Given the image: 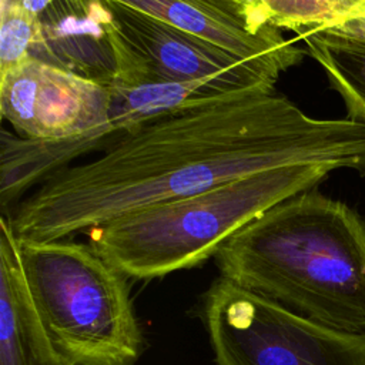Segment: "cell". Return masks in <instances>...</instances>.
<instances>
[{
  "label": "cell",
  "mask_w": 365,
  "mask_h": 365,
  "mask_svg": "<svg viewBox=\"0 0 365 365\" xmlns=\"http://www.w3.org/2000/svg\"><path fill=\"white\" fill-rule=\"evenodd\" d=\"M0 365H68L33 305L6 215L0 221Z\"/></svg>",
  "instance_id": "11"
},
{
  "label": "cell",
  "mask_w": 365,
  "mask_h": 365,
  "mask_svg": "<svg viewBox=\"0 0 365 365\" xmlns=\"http://www.w3.org/2000/svg\"><path fill=\"white\" fill-rule=\"evenodd\" d=\"M318 31H329V33H338L344 36H351L356 38L365 40V13L351 16L348 19L341 20L339 23H335L327 29L318 30Z\"/></svg>",
  "instance_id": "16"
},
{
  "label": "cell",
  "mask_w": 365,
  "mask_h": 365,
  "mask_svg": "<svg viewBox=\"0 0 365 365\" xmlns=\"http://www.w3.org/2000/svg\"><path fill=\"white\" fill-rule=\"evenodd\" d=\"M295 164L364 175L365 123L309 117L262 86L140 127L97 158L50 175L6 217L17 240H68L141 208Z\"/></svg>",
  "instance_id": "1"
},
{
  "label": "cell",
  "mask_w": 365,
  "mask_h": 365,
  "mask_svg": "<svg viewBox=\"0 0 365 365\" xmlns=\"http://www.w3.org/2000/svg\"><path fill=\"white\" fill-rule=\"evenodd\" d=\"M264 19L302 36L327 29L359 11V0H257Z\"/></svg>",
  "instance_id": "13"
},
{
  "label": "cell",
  "mask_w": 365,
  "mask_h": 365,
  "mask_svg": "<svg viewBox=\"0 0 365 365\" xmlns=\"http://www.w3.org/2000/svg\"><path fill=\"white\" fill-rule=\"evenodd\" d=\"M361 13H365V0H359V11L356 14H361Z\"/></svg>",
  "instance_id": "18"
},
{
  "label": "cell",
  "mask_w": 365,
  "mask_h": 365,
  "mask_svg": "<svg viewBox=\"0 0 365 365\" xmlns=\"http://www.w3.org/2000/svg\"><path fill=\"white\" fill-rule=\"evenodd\" d=\"M111 88V107L107 121L80 137L40 141L1 131L0 138V205L9 214L34 185H40L74 158L106 151L140 127L227 96L224 90L202 81L148 83ZM231 94V93H230Z\"/></svg>",
  "instance_id": "6"
},
{
  "label": "cell",
  "mask_w": 365,
  "mask_h": 365,
  "mask_svg": "<svg viewBox=\"0 0 365 365\" xmlns=\"http://www.w3.org/2000/svg\"><path fill=\"white\" fill-rule=\"evenodd\" d=\"M54 1L57 0H0V6L1 4L17 6L34 16H40Z\"/></svg>",
  "instance_id": "17"
},
{
  "label": "cell",
  "mask_w": 365,
  "mask_h": 365,
  "mask_svg": "<svg viewBox=\"0 0 365 365\" xmlns=\"http://www.w3.org/2000/svg\"><path fill=\"white\" fill-rule=\"evenodd\" d=\"M217 365H365V335L329 328L220 277L202 299Z\"/></svg>",
  "instance_id": "5"
},
{
  "label": "cell",
  "mask_w": 365,
  "mask_h": 365,
  "mask_svg": "<svg viewBox=\"0 0 365 365\" xmlns=\"http://www.w3.org/2000/svg\"><path fill=\"white\" fill-rule=\"evenodd\" d=\"M33 305L68 365H134L144 338L127 277L88 244L17 240Z\"/></svg>",
  "instance_id": "4"
},
{
  "label": "cell",
  "mask_w": 365,
  "mask_h": 365,
  "mask_svg": "<svg viewBox=\"0 0 365 365\" xmlns=\"http://www.w3.org/2000/svg\"><path fill=\"white\" fill-rule=\"evenodd\" d=\"M38 36V16L17 6H0V76L21 64Z\"/></svg>",
  "instance_id": "14"
},
{
  "label": "cell",
  "mask_w": 365,
  "mask_h": 365,
  "mask_svg": "<svg viewBox=\"0 0 365 365\" xmlns=\"http://www.w3.org/2000/svg\"><path fill=\"white\" fill-rule=\"evenodd\" d=\"M214 1H217L222 7H225L227 10L238 16H242L245 19H250L258 23H267L257 0H214Z\"/></svg>",
  "instance_id": "15"
},
{
  "label": "cell",
  "mask_w": 365,
  "mask_h": 365,
  "mask_svg": "<svg viewBox=\"0 0 365 365\" xmlns=\"http://www.w3.org/2000/svg\"><path fill=\"white\" fill-rule=\"evenodd\" d=\"M299 38L342 97L348 118L365 123V40L329 31H311Z\"/></svg>",
  "instance_id": "12"
},
{
  "label": "cell",
  "mask_w": 365,
  "mask_h": 365,
  "mask_svg": "<svg viewBox=\"0 0 365 365\" xmlns=\"http://www.w3.org/2000/svg\"><path fill=\"white\" fill-rule=\"evenodd\" d=\"M114 1L210 40L277 77L304 57V51L287 40L279 29L238 16L214 0Z\"/></svg>",
  "instance_id": "10"
},
{
  "label": "cell",
  "mask_w": 365,
  "mask_h": 365,
  "mask_svg": "<svg viewBox=\"0 0 365 365\" xmlns=\"http://www.w3.org/2000/svg\"><path fill=\"white\" fill-rule=\"evenodd\" d=\"M123 56L110 0H57L38 16L30 57L111 87Z\"/></svg>",
  "instance_id": "9"
},
{
  "label": "cell",
  "mask_w": 365,
  "mask_h": 365,
  "mask_svg": "<svg viewBox=\"0 0 365 365\" xmlns=\"http://www.w3.org/2000/svg\"><path fill=\"white\" fill-rule=\"evenodd\" d=\"M221 277L329 328L365 335V221L317 190L248 222L215 252Z\"/></svg>",
  "instance_id": "2"
},
{
  "label": "cell",
  "mask_w": 365,
  "mask_h": 365,
  "mask_svg": "<svg viewBox=\"0 0 365 365\" xmlns=\"http://www.w3.org/2000/svg\"><path fill=\"white\" fill-rule=\"evenodd\" d=\"M110 6L120 36L138 60L147 83L202 81L235 93L274 86L278 80L269 70L197 34L114 0Z\"/></svg>",
  "instance_id": "8"
},
{
  "label": "cell",
  "mask_w": 365,
  "mask_h": 365,
  "mask_svg": "<svg viewBox=\"0 0 365 365\" xmlns=\"http://www.w3.org/2000/svg\"><path fill=\"white\" fill-rule=\"evenodd\" d=\"M332 171L295 164L251 174L94 227L86 232L87 244L127 278L165 277L214 257L238 230Z\"/></svg>",
  "instance_id": "3"
},
{
  "label": "cell",
  "mask_w": 365,
  "mask_h": 365,
  "mask_svg": "<svg viewBox=\"0 0 365 365\" xmlns=\"http://www.w3.org/2000/svg\"><path fill=\"white\" fill-rule=\"evenodd\" d=\"M110 107V87L34 57L0 76L1 117L23 138L58 141L80 137L103 125Z\"/></svg>",
  "instance_id": "7"
}]
</instances>
